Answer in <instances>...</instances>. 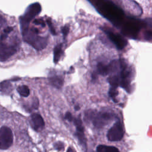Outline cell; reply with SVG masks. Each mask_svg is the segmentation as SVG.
I'll return each instance as SVG.
<instances>
[{
    "label": "cell",
    "mask_w": 152,
    "mask_h": 152,
    "mask_svg": "<svg viewBox=\"0 0 152 152\" xmlns=\"http://www.w3.org/2000/svg\"><path fill=\"white\" fill-rule=\"evenodd\" d=\"M97 10L110 22L119 26L124 18V12L111 1H99L96 2Z\"/></svg>",
    "instance_id": "obj_1"
},
{
    "label": "cell",
    "mask_w": 152,
    "mask_h": 152,
    "mask_svg": "<svg viewBox=\"0 0 152 152\" xmlns=\"http://www.w3.org/2000/svg\"><path fill=\"white\" fill-rule=\"evenodd\" d=\"M13 27H7L0 36V61H7L17 51L18 43L15 40H8L9 34L12 31Z\"/></svg>",
    "instance_id": "obj_2"
},
{
    "label": "cell",
    "mask_w": 152,
    "mask_h": 152,
    "mask_svg": "<svg viewBox=\"0 0 152 152\" xmlns=\"http://www.w3.org/2000/svg\"><path fill=\"white\" fill-rule=\"evenodd\" d=\"M21 33L23 40L36 50H42L48 45V38L40 36L37 28L28 27Z\"/></svg>",
    "instance_id": "obj_3"
},
{
    "label": "cell",
    "mask_w": 152,
    "mask_h": 152,
    "mask_svg": "<svg viewBox=\"0 0 152 152\" xmlns=\"http://www.w3.org/2000/svg\"><path fill=\"white\" fill-rule=\"evenodd\" d=\"M41 11V6L39 3L36 2L30 5L24 15L20 17L21 30L23 31L29 27L30 21Z\"/></svg>",
    "instance_id": "obj_4"
},
{
    "label": "cell",
    "mask_w": 152,
    "mask_h": 152,
    "mask_svg": "<svg viewBox=\"0 0 152 152\" xmlns=\"http://www.w3.org/2000/svg\"><path fill=\"white\" fill-rule=\"evenodd\" d=\"M142 27H144L143 20L129 18L122 26V32L127 37L135 38Z\"/></svg>",
    "instance_id": "obj_5"
},
{
    "label": "cell",
    "mask_w": 152,
    "mask_h": 152,
    "mask_svg": "<svg viewBox=\"0 0 152 152\" xmlns=\"http://www.w3.org/2000/svg\"><path fill=\"white\" fill-rule=\"evenodd\" d=\"M13 134L11 129L6 126L0 128V148L5 150L12 144Z\"/></svg>",
    "instance_id": "obj_6"
},
{
    "label": "cell",
    "mask_w": 152,
    "mask_h": 152,
    "mask_svg": "<svg viewBox=\"0 0 152 152\" xmlns=\"http://www.w3.org/2000/svg\"><path fill=\"white\" fill-rule=\"evenodd\" d=\"M93 114V123L96 127H102L107 124L110 120L113 118L114 115L112 112L107 111L106 112H100L97 113Z\"/></svg>",
    "instance_id": "obj_7"
},
{
    "label": "cell",
    "mask_w": 152,
    "mask_h": 152,
    "mask_svg": "<svg viewBox=\"0 0 152 152\" xmlns=\"http://www.w3.org/2000/svg\"><path fill=\"white\" fill-rule=\"evenodd\" d=\"M124 135V129L120 121H117L109 129L107 133V138L110 141H120Z\"/></svg>",
    "instance_id": "obj_8"
},
{
    "label": "cell",
    "mask_w": 152,
    "mask_h": 152,
    "mask_svg": "<svg viewBox=\"0 0 152 152\" xmlns=\"http://www.w3.org/2000/svg\"><path fill=\"white\" fill-rule=\"evenodd\" d=\"M109 39L113 42L118 49H124L127 45V40L124 38L121 34L113 33L109 30L105 31Z\"/></svg>",
    "instance_id": "obj_9"
},
{
    "label": "cell",
    "mask_w": 152,
    "mask_h": 152,
    "mask_svg": "<svg viewBox=\"0 0 152 152\" xmlns=\"http://www.w3.org/2000/svg\"><path fill=\"white\" fill-rule=\"evenodd\" d=\"M31 124L32 128L39 131L42 129L45 126V122L42 116L39 113H33L31 115Z\"/></svg>",
    "instance_id": "obj_10"
},
{
    "label": "cell",
    "mask_w": 152,
    "mask_h": 152,
    "mask_svg": "<svg viewBox=\"0 0 152 152\" xmlns=\"http://www.w3.org/2000/svg\"><path fill=\"white\" fill-rule=\"evenodd\" d=\"M74 124L76 127V134L78 139L81 143H85V137L84 134V127L82 125L81 121L80 118H74L73 119Z\"/></svg>",
    "instance_id": "obj_11"
},
{
    "label": "cell",
    "mask_w": 152,
    "mask_h": 152,
    "mask_svg": "<svg viewBox=\"0 0 152 152\" xmlns=\"http://www.w3.org/2000/svg\"><path fill=\"white\" fill-rule=\"evenodd\" d=\"M50 84L56 88H61L64 83L62 77L58 75H52L49 78Z\"/></svg>",
    "instance_id": "obj_12"
},
{
    "label": "cell",
    "mask_w": 152,
    "mask_h": 152,
    "mask_svg": "<svg viewBox=\"0 0 152 152\" xmlns=\"http://www.w3.org/2000/svg\"><path fill=\"white\" fill-rule=\"evenodd\" d=\"M97 69L98 74H99L100 75H102L103 76L109 74L110 72L109 64L106 65L102 62L98 63V64L97 65Z\"/></svg>",
    "instance_id": "obj_13"
},
{
    "label": "cell",
    "mask_w": 152,
    "mask_h": 152,
    "mask_svg": "<svg viewBox=\"0 0 152 152\" xmlns=\"http://www.w3.org/2000/svg\"><path fill=\"white\" fill-rule=\"evenodd\" d=\"M62 55V44L59 43L57 45L53 50V62L57 64Z\"/></svg>",
    "instance_id": "obj_14"
},
{
    "label": "cell",
    "mask_w": 152,
    "mask_h": 152,
    "mask_svg": "<svg viewBox=\"0 0 152 152\" xmlns=\"http://www.w3.org/2000/svg\"><path fill=\"white\" fill-rule=\"evenodd\" d=\"M97 152H119L118 149L113 146L99 145L96 148Z\"/></svg>",
    "instance_id": "obj_15"
},
{
    "label": "cell",
    "mask_w": 152,
    "mask_h": 152,
    "mask_svg": "<svg viewBox=\"0 0 152 152\" xmlns=\"http://www.w3.org/2000/svg\"><path fill=\"white\" fill-rule=\"evenodd\" d=\"M17 92L20 94V95L22 97H26L30 94V89L26 85L20 86L17 88Z\"/></svg>",
    "instance_id": "obj_16"
},
{
    "label": "cell",
    "mask_w": 152,
    "mask_h": 152,
    "mask_svg": "<svg viewBox=\"0 0 152 152\" xmlns=\"http://www.w3.org/2000/svg\"><path fill=\"white\" fill-rule=\"evenodd\" d=\"M118 94V92L116 88H114V87H111L109 89V96L113 99V100L115 102H116V96Z\"/></svg>",
    "instance_id": "obj_17"
},
{
    "label": "cell",
    "mask_w": 152,
    "mask_h": 152,
    "mask_svg": "<svg viewBox=\"0 0 152 152\" xmlns=\"http://www.w3.org/2000/svg\"><path fill=\"white\" fill-rule=\"evenodd\" d=\"M144 32V39L147 40H152V27H146Z\"/></svg>",
    "instance_id": "obj_18"
},
{
    "label": "cell",
    "mask_w": 152,
    "mask_h": 152,
    "mask_svg": "<svg viewBox=\"0 0 152 152\" xmlns=\"http://www.w3.org/2000/svg\"><path fill=\"white\" fill-rule=\"evenodd\" d=\"M46 21H47L48 25V26H49V27L50 31V32L52 33V34H53V35H56V33L55 29V28H54V27H53V24H52V23L51 20L49 18V19H48V20H46Z\"/></svg>",
    "instance_id": "obj_19"
},
{
    "label": "cell",
    "mask_w": 152,
    "mask_h": 152,
    "mask_svg": "<svg viewBox=\"0 0 152 152\" xmlns=\"http://www.w3.org/2000/svg\"><path fill=\"white\" fill-rule=\"evenodd\" d=\"M33 23H34V24H36V25H40V26H41L43 27H45V21H44L42 19H41V18L34 20V21H33Z\"/></svg>",
    "instance_id": "obj_20"
},
{
    "label": "cell",
    "mask_w": 152,
    "mask_h": 152,
    "mask_svg": "<svg viewBox=\"0 0 152 152\" xmlns=\"http://www.w3.org/2000/svg\"><path fill=\"white\" fill-rule=\"evenodd\" d=\"M61 31H62V34L64 36V37L65 38L67 36V34H68V33L69 32V27L68 26H66V25L64 27H63L62 28Z\"/></svg>",
    "instance_id": "obj_21"
},
{
    "label": "cell",
    "mask_w": 152,
    "mask_h": 152,
    "mask_svg": "<svg viewBox=\"0 0 152 152\" xmlns=\"http://www.w3.org/2000/svg\"><path fill=\"white\" fill-rule=\"evenodd\" d=\"M65 118L66 119V120H68V121H73V119H74V118H73V116H72V115H71V113H70V112H66V114H65Z\"/></svg>",
    "instance_id": "obj_22"
},
{
    "label": "cell",
    "mask_w": 152,
    "mask_h": 152,
    "mask_svg": "<svg viewBox=\"0 0 152 152\" xmlns=\"http://www.w3.org/2000/svg\"><path fill=\"white\" fill-rule=\"evenodd\" d=\"M6 22L5 18H4V17L0 14V30L3 27V26L5 24Z\"/></svg>",
    "instance_id": "obj_23"
},
{
    "label": "cell",
    "mask_w": 152,
    "mask_h": 152,
    "mask_svg": "<svg viewBox=\"0 0 152 152\" xmlns=\"http://www.w3.org/2000/svg\"><path fill=\"white\" fill-rule=\"evenodd\" d=\"M60 143H57L56 144H55V147L56 148V149L58 150H61L63 148V145L62 144H59Z\"/></svg>",
    "instance_id": "obj_24"
},
{
    "label": "cell",
    "mask_w": 152,
    "mask_h": 152,
    "mask_svg": "<svg viewBox=\"0 0 152 152\" xmlns=\"http://www.w3.org/2000/svg\"><path fill=\"white\" fill-rule=\"evenodd\" d=\"M67 152H74V151L72 150V148H68V150H67Z\"/></svg>",
    "instance_id": "obj_25"
},
{
    "label": "cell",
    "mask_w": 152,
    "mask_h": 152,
    "mask_svg": "<svg viewBox=\"0 0 152 152\" xmlns=\"http://www.w3.org/2000/svg\"><path fill=\"white\" fill-rule=\"evenodd\" d=\"M75 109L76 110H78L80 109V107H79L78 106H75Z\"/></svg>",
    "instance_id": "obj_26"
}]
</instances>
